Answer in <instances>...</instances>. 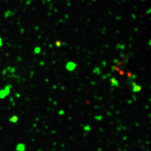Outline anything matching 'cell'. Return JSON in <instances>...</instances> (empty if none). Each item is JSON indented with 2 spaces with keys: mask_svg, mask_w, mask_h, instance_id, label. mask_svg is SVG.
Here are the masks:
<instances>
[{
  "mask_svg": "<svg viewBox=\"0 0 151 151\" xmlns=\"http://www.w3.org/2000/svg\"><path fill=\"white\" fill-rule=\"evenodd\" d=\"M10 87L7 86L5 89L0 90V98L4 99L6 96L8 95L10 93Z\"/></svg>",
  "mask_w": 151,
  "mask_h": 151,
  "instance_id": "6da1fadb",
  "label": "cell"
},
{
  "mask_svg": "<svg viewBox=\"0 0 151 151\" xmlns=\"http://www.w3.org/2000/svg\"><path fill=\"white\" fill-rule=\"evenodd\" d=\"M77 64L73 62H69L66 65V68L68 71H73L76 67Z\"/></svg>",
  "mask_w": 151,
  "mask_h": 151,
  "instance_id": "7a4b0ae2",
  "label": "cell"
},
{
  "mask_svg": "<svg viewBox=\"0 0 151 151\" xmlns=\"http://www.w3.org/2000/svg\"><path fill=\"white\" fill-rule=\"evenodd\" d=\"M26 149V147L25 144L22 143H18L16 147V151H25Z\"/></svg>",
  "mask_w": 151,
  "mask_h": 151,
  "instance_id": "3957f363",
  "label": "cell"
},
{
  "mask_svg": "<svg viewBox=\"0 0 151 151\" xmlns=\"http://www.w3.org/2000/svg\"><path fill=\"white\" fill-rule=\"evenodd\" d=\"M110 81L111 82V85L112 86H116V87L119 86V83L118 80L114 78H111Z\"/></svg>",
  "mask_w": 151,
  "mask_h": 151,
  "instance_id": "277c9868",
  "label": "cell"
},
{
  "mask_svg": "<svg viewBox=\"0 0 151 151\" xmlns=\"http://www.w3.org/2000/svg\"><path fill=\"white\" fill-rule=\"evenodd\" d=\"M18 117L17 115H14L9 119V121L13 123H16L18 121Z\"/></svg>",
  "mask_w": 151,
  "mask_h": 151,
  "instance_id": "5b68a950",
  "label": "cell"
},
{
  "mask_svg": "<svg viewBox=\"0 0 151 151\" xmlns=\"http://www.w3.org/2000/svg\"><path fill=\"white\" fill-rule=\"evenodd\" d=\"M141 89V86L136 85L134 86H133V91L134 92H137L140 91Z\"/></svg>",
  "mask_w": 151,
  "mask_h": 151,
  "instance_id": "8992f818",
  "label": "cell"
},
{
  "mask_svg": "<svg viewBox=\"0 0 151 151\" xmlns=\"http://www.w3.org/2000/svg\"><path fill=\"white\" fill-rule=\"evenodd\" d=\"M120 70V68L117 67V66H113L112 67V72H114L115 71H119Z\"/></svg>",
  "mask_w": 151,
  "mask_h": 151,
  "instance_id": "52a82bcc",
  "label": "cell"
},
{
  "mask_svg": "<svg viewBox=\"0 0 151 151\" xmlns=\"http://www.w3.org/2000/svg\"><path fill=\"white\" fill-rule=\"evenodd\" d=\"M94 72L96 73L97 74H100V69L98 67L95 68V69L94 70Z\"/></svg>",
  "mask_w": 151,
  "mask_h": 151,
  "instance_id": "ba28073f",
  "label": "cell"
},
{
  "mask_svg": "<svg viewBox=\"0 0 151 151\" xmlns=\"http://www.w3.org/2000/svg\"><path fill=\"white\" fill-rule=\"evenodd\" d=\"M40 51H41V49L39 47H36L34 50V52L36 54H39Z\"/></svg>",
  "mask_w": 151,
  "mask_h": 151,
  "instance_id": "9c48e42d",
  "label": "cell"
},
{
  "mask_svg": "<svg viewBox=\"0 0 151 151\" xmlns=\"http://www.w3.org/2000/svg\"><path fill=\"white\" fill-rule=\"evenodd\" d=\"M84 129L86 131H90V127L89 125H86L84 127Z\"/></svg>",
  "mask_w": 151,
  "mask_h": 151,
  "instance_id": "30bf717a",
  "label": "cell"
},
{
  "mask_svg": "<svg viewBox=\"0 0 151 151\" xmlns=\"http://www.w3.org/2000/svg\"><path fill=\"white\" fill-rule=\"evenodd\" d=\"M102 116H100V115L96 116L95 117V119H96V120H101L102 119Z\"/></svg>",
  "mask_w": 151,
  "mask_h": 151,
  "instance_id": "8fae6325",
  "label": "cell"
},
{
  "mask_svg": "<svg viewBox=\"0 0 151 151\" xmlns=\"http://www.w3.org/2000/svg\"><path fill=\"white\" fill-rule=\"evenodd\" d=\"M56 45L58 47H60L61 46V43L60 41H57L56 42Z\"/></svg>",
  "mask_w": 151,
  "mask_h": 151,
  "instance_id": "7c38bea8",
  "label": "cell"
},
{
  "mask_svg": "<svg viewBox=\"0 0 151 151\" xmlns=\"http://www.w3.org/2000/svg\"><path fill=\"white\" fill-rule=\"evenodd\" d=\"M127 75H128V76H129L130 78H132V76H133L132 74V73H131L130 72H127Z\"/></svg>",
  "mask_w": 151,
  "mask_h": 151,
  "instance_id": "4fadbf2b",
  "label": "cell"
},
{
  "mask_svg": "<svg viewBox=\"0 0 151 151\" xmlns=\"http://www.w3.org/2000/svg\"><path fill=\"white\" fill-rule=\"evenodd\" d=\"M59 114H60V115H63V114H65V112L64 111V110H60L59 112Z\"/></svg>",
  "mask_w": 151,
  "mask_h": 151,
  "instance_id": "5bb4252c",
  "label": "cell"
},
{
  "mask_svg": "<svg viewBox=\"0 0 151 151\" xmlns=\"http://www.w3.org/2000/svg\"><path fill=\"white\" fill-rule=\"evenodd\" d=\"M119 72V74L121 76H123V75L124 74V71H123V70H120Z\"/></svg>",
  "mask_w": 151,
  "mask_h": 151,
  "instance_id": "9a60e30c",
  "label": "cell"
},
{
  "mask_svg": "<svg viewBox=\"0 0 151 151\" xmlns=\"http://www.w3.org/2000/svg\"><path fill=\"white\" fill-rule=\"evenodd\" d=\"M2 45H3V42H2V40L0 37V46H2Z\"/></svg>",
  "mask_w": 151,
  "mask_h": 151,
  "instance_id": "2e32d148",
  "label": "cell"
}]
</instances>
